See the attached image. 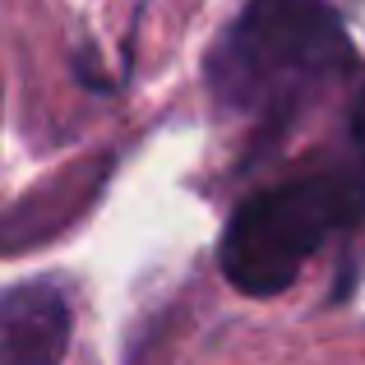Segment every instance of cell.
Returning a JSON list of instances; mask_svg holds the SVG:
<instances>
[{"mask_svg":"<svg viewBox=\"0 0 365 365\" xmlns=\"http://www.w3.org/2000/svg\"><path fill=\"white\" fill-rule=\"evenodd\" d=\"M347 130H351V162L365 171V88L356 93V102H351V120H347Z\"/></svg>","mask_w":365,"mask_h":365,"instance_id":"277c9868","label":"cell"},{"mask_svg":"<svg viewBox=\"0 0 365 365\" xmlns=\"http://www.w3.org/2000/svg\"><path fill=\"white\" fill-rule=\"evenodd\" d=\"M356 70L333 0H245L204 56V88L232 120L282 134L329 83Z\"/></svg>","mask_w":365,"mask_h":365,"instance_id":"6da1fadb","label":"cell"},{"mask_svg":"<svg viewBox=\"0 0 365 365\" xmlns=\"http://www.w3.org/2000/svg\"><path fill=\"white\" fill-rule=\"evenodd\" d=\"M74 338V301L61 277H28L0 296V365H61Z\"/></svg>","mask_w":365,"mask_h":365,"instance_id":"3957f363","label":"cell"},{"mask_svg":"<svg viewBox=\"0 0 365 365\" xmlns=\"http://www.w3.org/2000/svg\"><path fill=\"white\" fill-rule=\"evenodd\" d=\"M365 217V171L356 162L310 171L245 195L217 241L222 277L241 296L273 301L338 232Z\"/></svg>","mask_w":365,"mask_h":365,"instance_id":"7a4b0ae2","label":"cell"}]
</instances>
